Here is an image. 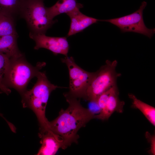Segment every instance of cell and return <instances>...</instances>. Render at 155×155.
<instances>
[{"label": "cell", "mask_w": 155, "mask_h": 155, "mask_svg": "<svg viewBox=\"0 0 155 155\" xmlns=\"http://www.w3.org/2000/svg\"><path fill=\"white\" fill-rule=\"evenodd\" d=\"M63 94L68 106L65 110L61 109L57 117L49 121V130L63 140L65 149L72 143H78V131L93 119L95 115L83 106L78 98L68 92Z\"/></svg>", "instance_id": "6da1fadb"}, {"label": "cell", "mask_w": 155, "mask_h": 155, "mask_svg": "<svg viewBox=\"0 0 155 155\" xmlns=\"http://www.w3.org/2000/svg\"><path fill=\"white\" fill-rule=\"evenodd\" d=\"M37 80L32 88L21 94V102L24 108L32 110L35 114L39 126V132L49 129V122L45 115L46 107L51 92L59 87L49 80L45 71H39Z\"/></svg>", "instance_id": "7a4b0ae2"}, {"label": "cell", "mask_w": 155, "mask_h": 155, "mask_svg": "<svg viewBox=\"0 0 155 155\" xmlns=\"http://www.w3.org/2000/svg\"><path fill=\"white\" fill-rule=\"evenodd\" d=\"M44 62H38L34 66L26 59L24 55L10 59L5 76L4 83L7 88H13L21 95L27 90L31 80L37 75L46 65Z\"/></svg>", "instance_id": "3957f363"}, {"label": "cell", "mask_w": 155, "mask_h": 155, "mask_svg": "<svg viewBox=\"0 0 155 155\" xmlns=\"http://www.w3.org/2000/svg\"><path fill=\"white\" fill-rule=\"evenodd\" d=\"M19 15L34 34H45L55 22L49 18L43 0H23Z\"/></svg>", "instance_id": "277c9868"}, {"label": "cell", "mask_w": 155, "mask_h": 155, "mask_svg": "<svg viewBox=\"0 0 155 155\" xmlns=\"http://www.w3.org/2000/svg\"><path fill=\"white\" fill-rule=\"evenodd\" d=\"M117 63L116 60H107L105 65L96 72L87 90L86 100L96 101L100 94L116 85L117 79L121 75L116 71Z\"/></svg>", "instance_id": "5b68a950"}, {"label": "cell", "mask_w": 155, "mask_h": 155, "mask_svg": "<svg viewBox=\"0 0 155 155\" xmlns=\"http://www.w3.org/2000/svg\"><path fill=\"white\" fill-rule=\"evenodd\" d=\"M61 60L66 64L69 70V90L68 93L78 98L86 100L87 90L96 72H90L83 69L76 63L72 57H65Z\"/></svg>", "instance_id": "8992f818"}, {"label": "cell", "mask_w": 155, "mask_h": 155, "mask_svg": "<svg viewBox=\"0 0 155 155\" xmlns=\"http://www.w3.org/2000/svg\"><path fill=\"white\" fill-rule=\"evenodd\" d=\"M147 3L144 1L139 8L134 12L120 17L99 21L109 22L118 27L123 32H132L145 35L150 38L155 32V28H147L144 23L143 13Z\"/></svg>", "instance_id": "52a82bcc"}, {"label": "cell", "mask_w": 155, "mask_h": 155, "mask_svg": "<svg viewBox=\"0 0 155 155\" xmlns=\"http://www.w3.org/2000/svg\"><path fill=\"white\" fill-rule=\"evenodd\" d=\"M29 36L35 42L34 49L44 48L50 51L55 55L61 54L67 56L69 45L66 37H51L45 34H35L30 32Z\"/></svg>", "instance_id": "ba28073f"}, {"label": "cell", "mask_w": 155, "mask_h": 155, "mask_svg": "<svg viewBox=\"0 0 155 155\" xmlns=\"http://www.w3.org/2000/svg\"><path fill=\"white\" fill-rule=\"evenodd\" d=\"M38 135L41 146L36 155H53L59 148L63 149V140L50 130L38 133Z\"/></svg>", "instance_id": "9c48e42d"}, {"label": "cell", "mask_w": 155, "mask_h": 155, "mask_svg": "<svg viewBox=\"0 0 155 155\" xmlns=\"http://www.w3.org/2000/svg\"><path fill=\"white\" fill-rule=\"evenodd\" d=\"M119 95V92L116 85L110 89L109 97L105 107L99 113L95 115L94 119L104 121L108 119L115 112L122 113L125 102L120 100Z\"/></svg>", "instance_id": "30bf717a"}, {"label": "cell", "mask_w": 155, "mask_h": 155, "mask_svg": "<svg viewBox=\"0 0 155 155\" xmlns=\"http://www.w3.org/2000/svg\"><path fill=\"white\" fill-rule=\"evenodd\" d=\"M70 18V28L73 31V35L82 31L89 26L99 21V20L84 14L80 9L74 11Z\"/></svg>", "instance_id": "8fae6325"}, {"label": "cell", "mask_w": 155, "mask_h": 155, "mask_svg": "<svg viewBox=\"0 0 155 155\" xmlns=\"http://www.w3.org/2000/svg\"><path fill=\"white\" fill-rule=\"evenodd\" d=\"M18 34L0 36V53L6 55L10 58L23 55L18 46Z\"/></svg>", "instance_id": "7c38bea8"}, {"label": "cell", "mask_w": 155, "mask_h": 155, "mask_svg": "<svg viewBox=\"0 0 155 155\" xmlns=\"http://www.w3.org/2000/svg\"><path fill=\"white\" fill-rule=\"evenodd\" d=\"M82 4L78 3L76 0H67L62 2L57 1L52 6L46 7L48 14L51 19L63 13H67L77 9L82 8Z\"/></svg>", "instance_id": "4fadbf2b"}, {"label": "cell", "mask_w": 155, "mask_h": 155, "mask_svg": "<svg viewBox=\"0 0 155 155\" xmlns=\"http://www.w3.org/2000/svg\"><path fill=\"white\" fill-rule=\"evenodd\" d=\"M132 100L131 107L139 110L148 121L154 126H155V108L137 99L132 94H128Z\"/></svg>", "instance_id": "5bb4252c"}, {"label": "cell", "mask_w": 155, "mask_h": 155, "mask_svg": "<svg viewBox=\"0 0 155 155\" xmlns=\"http://www.w3.org/2000/svg\"><path fill=\"white\" fill-rule=\"evenodd\" d=\"M15 20L13 16L0 11V36L18 34Z\"/></svg>", "instance_id": "9a60e30c"}, {"label": "cell", "mask_w": 155, "mask_h": 155, "mask_svg": "<svg viewBox=\"0 0 155 155\" xmlns=\"http://www.w3.org/2000/svg\"><path fill=\"white\" fill-rule=\"evenodd\" d=\"M23 0H0V11L14 18L19 15Z\"/></svg>", "instance_id": "2e32d148"}, {"label": "cell", "mask_w": 155, "mask_h": 155, "mask_svg": "<svg viewBox=\"0 0 155 155\" xmlns=\"http://www.w3.org/2000/svg\"><path fill=\"white\" fill-rule=\"evenodd\" d=\"M10 59L6 55L0 53V94L5 93L7 95L11 91L5 85L4 80Z\"/></svg>", "instance_id": "e0dca14e"}, {"label": "cell", "mask_w": 155, "mask_h": 155, "mask_svg": "<svg viewBox=\"0 0 155 155\" xmlns=\"http://www.w3.org/2000/svg\"><path fill=\"white\" fill-rule=\"evenodd\" d=\"M110 89L100 94L96 100L101 110L104 109L106 105L109 97Z\"/></svg>", "instance_id": "ac0fdd59"}, {"label": "cell", "mask_w": 155, "mask_h": 155, "mask_svg": "<svg viewBox=\"0 0 155 155\" xmlns=\"http://www.w3.org/2000/svg\"><path fill=\"white\" fill-rule=\"evenodd\" d=\"M145 135L146 138L150 145V149L148 151V152L150 155H154L155 154V135H151L148 131H146Z\"/></svg>", "instance_id": "d6986e66"}, {"label": "cell", "mask_w": 155, "mask_h": 155, "mask_svg": "<svg viewBox=\"0 0 155 155\" xmlns=\"http://www.w3.org/2000/svg\"><path fill=\"white\" fill-rule=\"evenodd\" d=\"M88 105L89 109L95 115L99 113L101 111V109L96 101H89Z\"/></svg>", "instance_id": "ffe728a7"}, {"label": "cell", "mask_w": 155, "mask_h": 155, "mask_svg": "<svg viewBox=\"0 0 155 155\" xmlns=\"http://www.w3.org/2000/svg\"><path fill=\"white\" fill-rule=\"evenodd\" d=\"M0 116L1 117H2V118H3L4 119H5V118L3 116V115L1 113H0Z\"/></svg>", "instance_id": "44dd1931"}, {"label": "cell", "mask_w": 155, "mask_h": 155, "mask_svg": "<svg viewBox=\"0 0 155 155\" xmlns=\"http://www.w3.org/2000/svg\"><path fill=\"white\" fill-rule=\"evenodd\" d=\"M66 0H59L58 1L60 2H62Z\"/></svg>", "instance_id": "7402d4cb"}]
</instances>
